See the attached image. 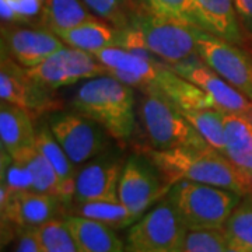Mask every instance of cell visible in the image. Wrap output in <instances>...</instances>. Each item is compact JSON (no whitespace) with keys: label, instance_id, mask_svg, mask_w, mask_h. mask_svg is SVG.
Wrapping results in <instances>:
<instances>
[{"label":"cell","instance_id":"6da1fadb","mask_svg":"<svg viewBox=\"0 0 252 252\" xmlns=\"http://www.w3.org/2000/svg\"><path fill=\"white\" fill-rule=\"evenodd\" d=\"M146 156L158 168L162 180L170 188L177 182L189 181L228 189L241 196L252 193V187L231 161L210 146L171 150L149 149Z\"/></svg>","mask_w":252,"mask_h":252},{"label":"cell","instance_id":"7a4b0ae2","mask_svg":"<svg viewBox=\"0 0 252 252\" xmlns=\"http://www.w3.org/2000/svg\"><path fill=\"white\" fill-rule=\"evenodd\" d=\"M133 87L111 74L89 79L76 91L74 111L102 126L111 137L127 140L136 127Z\"/></svg>","mask_w":252,"mask_h":252},{"label":"cell","instance_id":"3957f363","mask_svg":"<svg viewBox=\"0 0 252 252\" xmlns=\"http://www.w3.org/2000/svg\"><path fill=\"white\" fill-rule=\"evenodd\" d=\"M198 30L192 24L140 11L133 23L121 30L118 46L146 49L162 62L185 61L198 54Z\"/></svg>","mask_w":252,"mask_h":252},{"label":"cell","instance_id":"277c9868","mask_svg":"<svg viewBox=\"0 0 252 252\" xmlns=\"http://www.w3.org/2000/svg\"><path fill=\"white\" fill-rule=\"evenodd\" d=\"M167 196L188 230L223 228L244 198L228 189L189 181L174 184Z\"/></svg>","mask_w":252,"mask_h":252},{"label":"cell","instance_id":"5b68a950","mask_svg":"<svg viewBox=\"0 0 252 252\" xmlns=\"http://www.w3.org/2000/svg\"><path fill=\"white\" fill-rule=\"evenodd\" d=\"M139 115L154 150L209 146L182 111L160 93H143Z\"/></svg>","mask_w":252,"mask_h":252},{"label":"cell","instance_id":"8992f818","mask_svg":"<svg viewBox=\"0 0 252 252\" xmlns=\"http://www.w3.org/2000/svg\"><path fill=\"white\" fill-rule=\"evenodd\" d=\"M188 227L168 196L129 227L126 252H184Z\"/></svg>","mask_w":252,"mask_h":252},{"label":"cell","instance_id":"52a82bcc","mask_svg":"<svg viewBox=\"0 0 252 252\" xmlns=\"http://www.w3.org/2000/svg\"><path fill=\"white\" fill-rule=\"evenodd\" d=\"M64 209V203L55 195L35 190L11 192L0 185L1 234L10 230H14L16 234L35 230L54 219L66 216Z\"/></svg>","mask_w":252,"mask_h":252},{"label":"cell","instance_id":"ba28073f","mask_svg":"<svg viewBox=\"0 0 252 252\" xmlns=\"http://www.w3.org/2000/svg\"><path fill=\"white\" fill-rule=\"evenodd\" d=\"M49 129L77 167L105 152L107 130L80 112H51Z\"/></svg>","mask_w":252,"mask_h":252},{"label":"cell","instance_id":"9c48e42d","mask_svg":"<svg viewBox=\"0 0 252 252\" xmlns=\"http://www.w3.org/2000/svg\"><path fill=\"white\" fill-rule=\"evenodd\" d=\"M170 187L162 180L158 168L147 156L133 154L122 167L118 196L139 219L162 198L167 196Z\"/></svg>","mask_w":252,"mask_h":252},{"label":"cell","instance_id":"30bf717a","mask_svg":"<svg viewBox=\"0 0 252 252\" xmlns=\"http://www.w3.org/2000/svg\"><path fill=\"white\" fill-rule=\"evenodd\" d=\"M54 89L35 80L27 67L18 64L10 56L1 54L0 61V99L41 115L61 109V102Z\"/></svg>","mask_w":252,"mask_h":252},{"label":"cell","instance_id":"8fae6325","mask_svg":"<svg viewBox=\"0 0 252 252\" xmlns=\"http://www.w3.org/2000/svg\"><path fill=\"white\" fill-rule=\"evenodd\" d=\"M198 55L225 81L252 101V54L247 48L199 28Z\"/></svg>","mask_w":252,"mask_h":252},{"label":"cell","instance_id":"7c38bea8","mask_svg":"<svg viewBox=\"0 0 252 252\" xmlns=\"http://www.w3.org/2000/svg\"><path fill=\"white\" fill-rule=\"evenodd\" d=\"M94 56L105 66L108 74L142 93L157 91L158 76L168 64L146 49L132 51L121 46L101 49Z\"/></svg>","mask_w":252,"mask_h":252},{"label":"cell","instance_id":"4fadbf2b","mask_svg":"<svg viewBox=\"0 0 252 252\" xmlns=\"http://www.w3.org/2000/svg\"><path fill=\"white\" fill-rule=\"evenodd\" d=\"M28 72L35 80L54 90L108 74L105 66L94 55L66 44Z\"/></svg>","mask_w":252,"mask_h":252},{"label":"cell","instance_id":"5bb4252c","mask_svg":"<svg viewBox=\"0 0 252 252\" xmlns=\"http://www.w3.org/2000/svg\"><path fill=\"white\" fill-rule=\"evenodd\" d=\"M184 79L192 81L215 101L216 107L227 114L247 118L252 122V101L234 86L225 81L198 54L185 61L168 64Z\"/></svg>","mask_w":252,"mask_h":252},{"label":"cell","instance_id":"9a60e30c","mask_svg":"<svg viewBox=\"0 0 252 252\" xmlns=\"http://www.w3.org/2000/svg\"><path fill=\"white\" fill-rule=\"evenodd\" d=\"M63 45L62 39L45 27H21L17 23L1 26V54L27 69L44 62Z\"/></svg>","mask_w":252,"mask_h":252},{"label":"cell","instance_id":"2e32d148","mask_svg":"<svg viewBox=\"0 0 252 252\" xmlns=\"http://www.w3.org/2000/svg\"><path fill=\"white\" fill-rule=\"evenodd\" d=\"M122 167L121 162L112 158L86 162L76 175L73 205L91 200L119 199L118 188Z\"/></svg>","mask_w":252,"mask_h":252},{"label":"cell","instance_id":"e0dca14e","mask_svg":"<svg viewBox=\"0 0 252 252\" xmlns=\"http://www.w3.org/2000/svg\"><path fill=\"white\" fill-rule=\"evenodd\" d=\"M193 6L202 30L245 46L248 36L237 17L234 0H193Z\"/></svg>","mask_w":252,"mask_h":252},{"label":"cell","instance_id":"ac0fdd59","mask_svg":"<svg viewBox=\"0 0 252 252\" xmlns=\"http://www.w3.org/2000/svg\"><path fill=\"white\" fill-rule=\"evenodd\" d=\"M36 130L32 115L21 107L10 102L0 105V143L1 150L14 156L18 152L35 146Z\"/></svg>","mask_w":252,"mask_h":252},{"label":"cell","instance_id":"d6986e66","mask_svg":"<svg viewBox=\"0 0 252 252\" xmlns=\"http://www.w3.org/2000/svg\"><path fill=\"white\" fill-rule=\"evenodd\" d=\"M64 220L72 231L79 252H126L125 241L115 228L77 215H66Z\"/></svg>","mask_w":252,"mask_h":252},{"label":"cell","instance_id":"ffe728a7","mask_svg":"<svg viewBox=\"0 0 252 252\" xmlns=\"http://www.w3.org/2000/svg\"><path fill=\"white\" fill-rule=\"evenodd\" d=\"M224 156L252 187V122L233 114L225 115Z\"/></svg>","mask_w":252,"mask_h":252},{"label":"cell","instance_id":"44dd1931","mask_svg":"<svg viewBox=\"0 0 252 252\" xmlns=\"http://www.w3.org/2000/svg\"><path fill=\"white\" fill-rule=\"evenodd\" d=\"M56 35L66 45L94 55L101 49H105L109 46H118L121 30L111 26L101 18L94 17L76 27L61 31Z\"/></svg>","mask_w":252,"mask_h":252},{"label":"cell","instance_id":"7402d4cb","mask_svg":"<svg viewBox=\"0 0 252 252\" xmlns=\"http://www.w3.org/2000/svg\"><path fill=\"white\" fill-rule=\"evenodd\" d=\"M35 147L49 161L59 178L61 190H62L61 199L64 203V206H73L74 184H76V175H77L76 165L63 150L62 146L58 143V140L55 139L54 133L51 132L49 127H41L36 130Z\"/></svg>","mask_w":252,"mask_h":252},{"label":"cell","instance_id":"603a6c76","mask_svg":"<svg viewBox=\"0 0 252 252\" xmlns=\"http://www.w3.org/2000/svg\"><path fill=\"white\" fill-rule=\"evenodd\" d=\"M182 111L200 108H217L215 101L192 81L184 79L178 73L164 67L157 80V91Z\"/></svg>","mask_w":252,"mask_h":252},{"label":"cell","instance_id":"cb8c5ba5","mask_svg":"<svg viewBox=\"0 0 252 252\" xmlns=\"http://www.w3.org/2000/svg\"><path fill=\"white\" fill-rule=\"evenodd\" d=\"M39 17L42 27L58 34L95 16L83 3V0H44Z\"/></svg>","mask_w":252,"mask_h":252},{"label":"cell","instance_id":"d4e9b609","mask_svg":"<svg viewBox=\"0 0 252 252\" xmlns=\"http://www.w3.org/2000/svg\"><path fill=\"white\" fill-rule=\"evenodd\" d=\"M72 209L73 215L99 221L115 230L130 227L139 219L119 199L83 202L73 205Z\"/></svg>","mask_w":252,"mask_h":252},{"label":"cell","instance_id":"484cf974","mask_svg":"<svg viewBox=\"0 0 252 252\" xmlns=\"http://www.w3.org/2000/svg\"><path fill=\"white\" fill-rule=\"evenodd\" d=\"M13 157L26 164V167L31 174V178H32V190L55 195L61 199L62 190H61L59 178L52 168V165L49 164V161L41 154V152L35 146L24 149V150L14 154Z\"/></svg>","mask_w":252,"mask_h":252},{"label":"cell","instance_id":"4316f807","mask_svg":"<svg viewBox=\"0 0 252 252\" xmlns=\"http://www.w3.org/2000/svg\"><path fill=\"white\" fill-rule=\"evenodd\" d=\"M182 114L210 147L224 154L227 112L219 108H200L187 109Z\"/></svg>","mask_w":252,"mask_h":252},{"label":"cell","instance_id":"83f0119b","mask_svg":"<svg viewBox=\"0 0 252 252\" xmlns=\"http://www.w3.org/2000/svg\"><path fill=\"white\" fill-rule=\"evenodd\" d=\"M223 230L230 247L241 252H252V193L241 199Z\"/></svg>","mask_w":252,"mask_h":252},{"label":"cell","instance_id":"f1b7e54d","mask_svg":"<svg viewBox=\"0 0 252 252\" xmlns=\"http://www.w3.org/2000/svg\"><path fill=\"white\" fill-rule=\"evenodd\" d=\"M95 17L114 27L127 28L142 11L135 0H83Z\"/></svg>","mask_w":252,"mask_h":252},{"label":"cell","instance_id":"f546056e","mask_svg":"<svg viewBox=\"0 0 252 252\" xmlns=\"http://www.w3.org/2000/svg\"><path fill=\"white\" fill-rule=\"evenodd\" d=\"M44 252H79L64 217L54 219L34 230Z\"/></svg>","mask_w":252,"mask_h":252},{"label":"cell","instance_id":"4dcf8cb0","mask_svg":"<svg viewBox=\"0 0 252 252\" xmlns=\"http://www.w3.org/2000/svg\"><path fill=\"white\" fill-rule=\"evenodd\" d=\"M140 10L154 16L171 18L200 28L193 0H135Z\"/></svg>","mask_w":252,"mask_h":252},{"label":"cell","instance_id":"1f68e13d","mask_svg":"<svg viewBox=\"0 0 252 252\" xmlns=\"http://www.w3.org/2000/svg\"><path fill=\"white\" fill-rule=\"evenodd\" d=\"M11 192L32 190V178L26 164L1 150V184Z\"/></svg>","mask_w":252,"mask_h":252},{"label":"cell","instance_id":"d6a6232c","mask_svg":"<svg viewBox=\"0 0 252 252\" xmlns=\"http://www.w3.org/2000/svg\"><path fill=\"white\" fill-rule=\"evenodd\" d=\"M228 241L223 228L188 230L184 252H225Z\"/></svg>","mask_w":252,"mask_h":252},{"label":"cell","instance_id":"836d02e7","mask_svg":"<svg viewBox=\"0 0 252 252\" xmlns=\"http://www.w3.org/2000/svg\"><path fill=\"white\" fill-rule=\"evenodd\" d=\"M234 7L247 36H252V0H234Z\"/></svg>","mask_w":252,"mask_h":252},{"label":"cell","instance_id":"e575fe53","mask_svg":"<svg viewBox=\"0 0 252 252\" xmlns=\"http://www.w3.org/2000/svg\"><path fill=\"white\" fill-rule=\"evenodd\" d=\"M18 243L13 252H44L36 240L34 230H27L18 233Z\"/></svg>","mask_w":252,"mask_h":252},{"label":"cell","instance_id":"d590c367","mask_svg":"<svg viewBox=\"0 0 252 252\" xmlns=\"http://www.w3.org/2000/svg\"><path fill=\"white\" fill-rule=\"evenodd\" d=\"M245 48L250 51L252 54V36H248V39H247V44H245Z\"/></svg>","mask_w":252,"mask_h":252},{"label":"cell","instance_id":"8d00e7d4","mask_svg":"<svg viewBox=\"0 0 252 252\" xmlns=\"http://www.w3.org/2000/svg\"><path fill=\"white\" fill-rule=\"evenodd\" d=\"M225 252H241V251H238V250H235V248H233V247H227V250H225Z\"/></svg>","mask_w":252,"mask_h":252}]
</instances>
